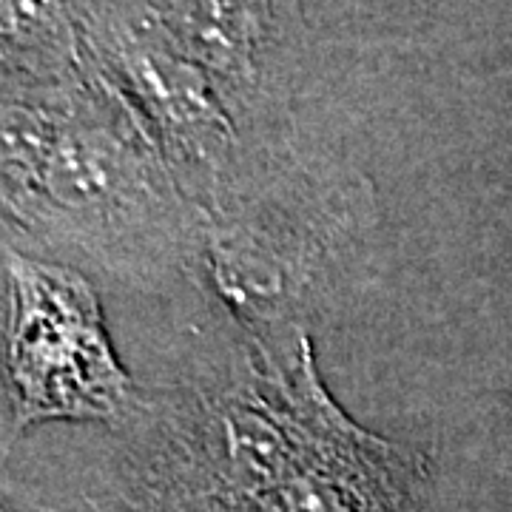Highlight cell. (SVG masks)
I'll use <instances>...</instances> for the list:
<instances>
[{
	"instance_id": "obj_1",
	"label": "cell",
	"mask_w": 512,
	"mask_h": 512,
	"mask_svg": "<svg viewBox=\"0 0 512 512\" xmlns=\"http://www.w3.org/2000/svg\"><path fill=\"white\" fill-rule=\"evenodd\" d=\"M15 311L9 396L18 427L43 419H117L131 382L109 348L92 288L66 268L9 254Z\"/></svg>"
}]
</instances>
